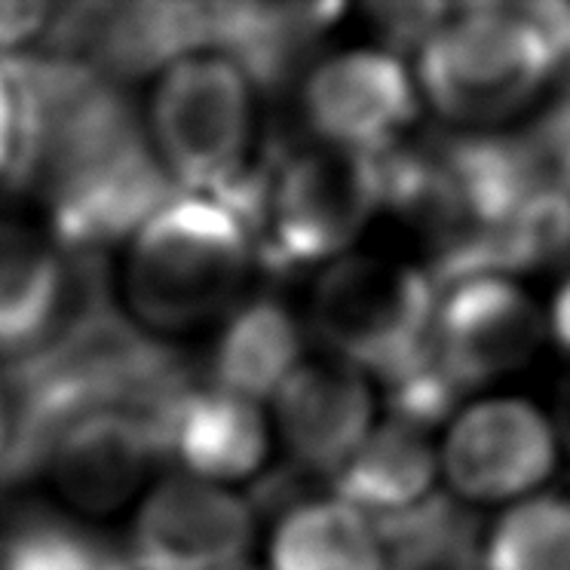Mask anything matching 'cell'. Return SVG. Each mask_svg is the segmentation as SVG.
<instances>
[{"mask_svg": "<svg viewBox=\"0 0 570 570\" xmlns=\"http://www.w3.org/2000/svg\"><path fill=\"white\" fill-rule=\"evenodd\" d=\"M301 356L304 341L295 316L279 301H248L224 325L212 360V377L224 393L258 405L261 399L276 396L298 372Z\"/></svg>", "mask_w": 570, "mask_h": 570, "instance_id": "cell-17", "label": "cell"}, {"mask_svg": "<svg viewBox=\"0 0 570 570\" xmlns=\"http://www.w3.org/2000/svg\"><path fill=\"white\" fill-rule=\"evenodd\" d=\"M16 148V108L13 92L7 87V80L0 75V175L7 178V169L13 163Z\"/></svg>", "mask_w": 570, "mask_h": 570, "instance_id": "cell-24", "label": "cell"}, {"mask_svg": "<svg viewBox=\"0 0 570 570\" xmlns=\"http://www.w3.org/2000/svg\"><path fill=\"white\" fill-rule=\"evenodd\" d=\"M175 194L173 178L145 136L65 178L43 199L65 252H105L141 230Z\"/></svg>", "mask_w": 570, "mask_h": 570, "instance_id": "cell-10", "label": "cell"}, {"mask_svg": "<svg viewBox=\"0 0 570 570\" xmlns=\"http://www.w3.org/2000/svg\"><path fill=\"white\" fill-rule=\"evenodd\" d=\"M252 258V239L222 203L175 194L138 230L129 298L148 325L190 328L239 298Z\"/></svg>", "mask_w": 570, "mask_h": 570, "instance_id": "cell-2", "label": "cell"}, {"mask_svg": "<svg viewBox=\"0 0 570 570\" xmlns=\"http://www.w3.org/2000/svg\"><path fill=\"white\" fill-rule=\"evenodd\" d=\"M50 7L43 3H0V52H10L50 26Z\"/></svg>", "mask_w": 570, "mask_h": 570, "instance_id": "cell-22", "label": "cell"}, {"mask_svg": "<svg viewBox=\"0 0 570 570\" xmlns=\"http://www.w3.org/2000/svg\"><path fill=\"white\" fill-rule=\"evenodd\" d=\"M150 460L163 458L148 430L124 411L99 409L65 426L47 466L77 507L108 512L136 491Z\"/></svg>", "mask_w": 570, "mask_h": 570, "instance_id": "cell-13", "label": "cell"}, {"mask_svg": "<svg viewBox=\"0 0 570 570\" xmlns=\"http://www.w3.org/2000/svg\"><path fill=\"white\" fill-rule=\"evenodd\" d=\"M546 332L556 337L558 347L570 353V276L561 283L558 295L552 298L549 320H546Z\"/></svg>", "mask_w": 570, "mask_h": 570, "instance_id": "cell-25", "label": "cell"}, {"mask_svg": "<svg viewBox=\"0 0 570 570\" xmlns=\"http://www.w3.org/2000/svg\"><path fill=\"white\" fill-rule=\"evenodd\" d=\"M435 304L421 271L350 255L320 276L313 323L337 360L390 381L430 350Z\"/></svg>", "mask_w": 570, "mask_h": 570, "instance_id": "cell-4", "label": "cell"}, {"mask_svg": "<svg viewBox=\"0 0 570 570\" xmlns=\"http://www.w3.org/2000/svg\"><path fill=\"white\" fill-rule=\"evenodd\" d=\"M154 138L178 190L215 199L248 169L252 83L224 56L178 59L154 99Z\"/></svg>", "mask_w": 570, "mask_h": 570, "instance_id": "cell-5", "label": "cell"}, {"mask_svg": "<svg viewBox=\"0 0 570 570\" xmlns=\"http://www.w3.org/2000/svg\"><path fill=\"white\" fill-rule=\"evenodd\" d=\"M479 570H570V494L512 503L488 533Z\"/></svg>", "mask_w": 570, "mask_h": 570, "instance_id": "cell-20", "label": "cell"}, {"mask_svg": "<svg viewBox=\"0 0 570 570\" xmlns=\"http://www.w3.org/2000/svg\"><path fill=\"white\" fill-rule=\"evenodd\" d=\"M421 96L411 68L386 50H347L313 68L304 114L320 145L377 157L417 117Z\"/></svg>", "mask_w": 570, "mask_h": 570, "instance_id": "cell-9", "label": "cell"}, {"mask_svg": "<svg viewBox=\"0 0 570 570\" xmlns=\"http://www.w3.org/2000/svg\"><path fill=\"white\" fill-rule=\"evenodd\" d=\"M384 197L377 157L316 148L264 154L222 194L255 258L271 271L328 261L356 243Z\"/></svg>", "mask_w": 570, "mask_h": 570, "instance_id": "cell-1", "label": "cell"}, {"mask_svg": "<svg viewBox=\"0 0 570 570\" xmlns=\"http://www.w3.org/2000/svg\"><path fill=\"white\" fill-rule=\"evenodd\" d=\"M62 258L38 236L0 222V353L22 360L50 325L59 298Z\"/></svg>", "mask_w": 570, "mask_h": 570, "instance_id": "cell-19", "label": "cell"}, {"mask_svg": "<svg viewBox=\"0 0 570 570\" xmlns=\"http://www.w3.org/2000/svg\"><path fill=\"white\" fill-rule=\"evenodd\" d=\"M439 482V451L411 423H374L356 454L332 475V488L365 519L384 521L423 507Z\"/></svg>", "mask_w": 570, "mask_h": 570, "instance_id": "cell-15", "label": "cell"}, {"mask_svg": "<svg viewBox=\"0 0 570 570\" xmlns=\"http://www.w3.org/2000/svg\"><path fill=\"white\" fill-rule=\"evenodd\" d=\"M47 52L111 83L169 68L209 47L206 3H71L50 16Z\"/></svg>", "mask_w": 570, "mask_h": 570, "instance_id": "cell-7", "label": "cell"}, {"mask_svg": "<svg viewBox=\"0 0 570 570\" xmlns=\"http://www.w3.org/2000/svg\"><path fill=\"white\" fill-rule=\"evenodd\" d=\"M466 552H417V556H393L386 570H466Z\"/></svg>", "mask_w": 570, "mask_h": 570, "instance_id": "cell-23", "label": "cell"}, {"mask_svg": "<svg viewBox=\"0 0 570 570\" xmlns=\"http://www.w3.org/2000/svg\"><path fill=\"white\" fill-rule=\"evenodd\" d=\"M120 549L77 521L26 509L0 533V570H126Z\"/></svg>", "mask_w": 570, "mask_h": 570, "instance_id": "cell-21", "label": "cell"}, {"mask_svg": "<svg viewBox=\"0 0 570 570\" xmlns=\"http://www.w3.org/2000/svg\"><path fill=\"white\" fill-rule=\"evenodd\" d=\"M561 435H568L570 439V411H568V426H561V430H558V439H561Z\"/></svg>", "mask_w": 570, "mask_h": 570, "instance_id": "cell-27", "label": "cell"}, {"mask_svg": "<svg viewBox=\"0 0 570 570\" xmlns=\"http://www.w3.org/2000/svg\"><path fill=\"white\" fill-rule=\"evenodd\" d=\"M384 540L337 497L295 507L273 540V570H386Z\"/></svg>", "mask_w": 570, "mask_h": 570, "instance_id": "cell-18", "label": "cell"}, {"mask_svg": "<svg viewBox=\"0 0 570 570\" xmlns=\"http://www.w3.org/2000/svg\"><path fill=\"white\" fill-rule=\"evenodd\" d=\"M234 570H258V568H252V564H246V561H243V564H236Z\"/></svg>", "mask_w": 570, "mask_h": 570, "instance_id": "cell-28", "label": "cell"}, {"mask_svg": "<svg viewBox=\"0 0 570 570\" xmlns=\"http://www.w3.org/2000/svg\"><path fill=\"white\" fill-rule=\"evenodd\" d=\"M543 28L507 10H472L435 26L414 62L417 96L445 124L484 129L512 120L552 75Z\"/></svg>", "mask_w": 570, "mask_h": 570, "instance_id": "cell-3", "label": "cell"}, {"mask_svg": "<svg viewBox=\"0 0 570 570\" xmlns=\"http://www.w3.org/2000/svg\"><path fill=\"white\" fill-rule=\"evenodd\" d=\"M546 335L537 301L500 273H479L435 304V362L460 386H484L528 365Z\"/></svg>", "mask_w": 570, "mask_h": 570, "instance_id": "cell-8", "label": "cell"}, {"mask_svg": "<svg viewBox=\"0 0 570 570\" xmlns=\"http://www.w3.org/2000/svg\"><path fill=\"white\" fill-rule=\"evenodd\" d=\"M209 47L234 62L252 87H285L337 7L316 3H206Z\"/></svg>", "mask_w": 570, "mask_h": 570, "instance_id": "cell-14", "label": "cell"}, {"mask_svg": "<svg viewBox=\"0 0 570 570\" xmlns=\"http://www.w3.org/2000/svg\"><path fill=\"white\" fill-rule=\"evenodd\" d=\"M267 454V426L255 402L218 386H194L175 414L169 458L203 479H239Z\"/></svg>", "mask_w": 570, "mask_h": 570, "instance_id": "cell-16", "label": "cell"}, {"mask_svg": "<svg viewBox=\"0 0 570 570\" xmlns=\"http://www.w3.org/2000/svg\"><path fill=\"white\" fill-rule=\"evenodd\" d=\"M252 543V512L222 488L187 475L145 500L132 533L141 570H234Z\"/></svg>", "mask_w": 570, "mask_h": 570, "instance_id": "cell-11", "label": "cell"}, {"mask_svg": "<svg viewBox=\"0 0 570 570\" xmlns=\"http://www.w3.org/2000/svg\"><path fill=\"white\" fill-rule=\"evenodd\" d=\"M3 430H7V402H3V393H0V442H3Z\"/></svg>", "mask_w": 570, "mask_h": 570, "instance_id": "cell-26", "label": "cell"}, {"mask_svg": "<svg viewBox=\"0 0 570 570\" xmlns=\"http://www.w3.org/2000/svg\"><path fill=\"white\" fill-rule=\"evenodd\" d=\"M273 399L298 470L335 475L374 430L368 374L337 356L301 362Z\"/></svg>", "mask_w": 570, "mask_h": 570, "instance_id": "cell-12", "label": "cell"}, {"mask_svg": "<svg viewBox=\"0 0 570 570\" xmlns=\"http://www.w3.org/2000/svg\"><path fill=\"white\" fill-rule=\"evenodd\" d=\"M439 479L470 503H519L540 494L558 466V426L528 399L472 402L448 423Z\"/></svg>", "mask_w": 570, "mask_h": 570, "instance_id": "cell-6", "label": "cell"}]
</instances>
